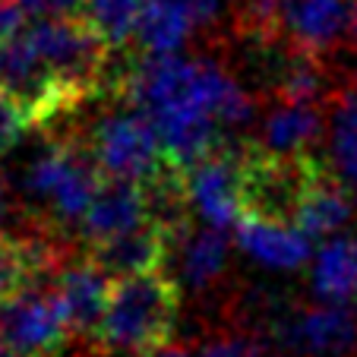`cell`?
Instances as JSON below:
<instances>
[{"label": "cell", "mask_w": 357, "mask_h": 357, "mask_svg": "<svg viewBox=\"0 0 357 357\" xmlns=\"http://www.w3.org/2000/svg\"><path fill=\"white\" fill-rule=\"evenodd\" d=\"M130 108L146 114L165 146V155L181 171L212 155L253 117L247 89L215 61L206 57H142L123 86Z\"/></svg>", "instance_id": "obj_1"}, {"label": "cell", "mask_w": 357, "mask_h": 357, "mask_svg": "<svg viewBox=\"0 0 357 357\" xmlns=\"http://www.w3.org/2000/svg\"><path fill=\"white\" fill-rule=\"evenodd\" d=\"M181 313V288L165 272L114 282L98 342L111 354H155L165 348Z\"/></svg>", "instance_id": "obj_2"}, {"label": "cell", "mask_w": 357, "mask_h": 357, "mask_svg": "<svg viewBox=\"0 0 357 357\" xmlns=\"http://www.w3.org/2000/svg\"><path fill=\"white\" fill-rule=\"evenodd\" d=\"M101 171L95 168L92 155L86 152L79 136H63L32 158L26 168V193L41 202L51 218V228H79L98 196Z\"/></svg>", "instance_id": "obj_3"}, {"label": "cell", "mask_w": 357, "mask_h": 357, "mask_svg": "<svg viewBox=\"0 0 357 357\" xmlns=\"http://www.w3.org/2000/svg\"><path fill=\"white\" fill-rule=\"evenodd\" d=\"M82 146L92 155L95 168L101 171L105 181H123L142 187V183L162 174L165 165H168L155 127L136 108L108 111L105 117H98L86 133Z\"/></svg>", "instance_id": "obj_4"}, {"label": "cell", "mask_w": 357, "mask_h": 357, "mask_svg": "<svg viewBox=\"0 0 357 357\" xmlns=\"http://www.w3.org/2000/svg\"><path fill=\"white\" fill-rule=\"evenodd\" d=\"M266 326L272 344L294 357H351L357 351V319L342 303H301L266 301Z\"/></svg>", "instance_id": "obj_5"}, {"label": "cell", "mask_w": 357, "mask_h": 357, "mask_svg": "<svg viewBox=\"0 0 357 357\" xmlns=\"http://www.w3.org/2000/svg\"><path fill=\"white\" fill-rule=\"evenodd\" d=\"M0 95L26 117L29 127H47L82 108V101H76L54 70L41 61L26 32L0 47Z\"/></svg>", "instance_id": "obj_6"}, {"label": "cell", "mask_w": 357, "mask_h": 357, "mask_svg": "<svg viewBox=\"0 0 357 357\" xmlns=\"http://www.w3.org/2000/svg\"><path fill=\"white\" fill-rule=\"evenodd\" d=\"M67 338L57 282H29L0 303V348L20 357H54Z\"/></svg>", "instance_id": "obj_7"}, {"label": "cell", "mask_w": 357, "mask_h": 357, "mask_svg": "<svg viewBox=\"0 0 357 357\" xmlns=\"http://www.w3.org/2000/svg\"><path fill=\"white\" fill-rule=\"evenodd\" d=\"M250 142H225L212 155L196 162L187 174L193 212L209 228H231L243 215V162Z\"/></svg>", "instance_id": "obj_8"}, {"label": "cell", "mask_w": 357, "mask_h": 357, "mask_svg": "<svg viewBox=\"0 0 357 357\" xmlns=\"http://www.w3.org/2000/svg\"><path fill=\"white\" fill-rule=\"evenodd\" d=\"M351 3L354 0H282L278 38L301 54H326L351 26Z\"/></svg>", "instance_id": "obj_9"}, {"label": "cell", "mask_w": 357, "mask_h": 357, "mask_svg": "<svg viewBox=\"0 0 357 357\" xmlns=\"http://www.w3.org/2000/svg\"><path fill=\"white\" fill-rule=\"evenodd\" d=\"M57 297H61L63 317H67L70 335L98 342L111 301V278L92 263V259H70L57 275Z\"/></svg>", "instance_id": "obj_10"}, {"label": "cell", "mask_w": 357, "mask_h": 357, "mask_svg": "<svg viewBox=\"0 0 357 357\" xmlns=\"http://www.w3.org/2000/svg\"><path fill=\"white\" fill-rule=\"evenodd\" d=\"M234 241L253 263L272 272H297L310 259V237L288 222L241 215L234 225Z\"/></svg>", "instance_id": "obj_11"}, {"label": "cell", "mask_w": 357, "mask_h": 357, "mask_svg": "<svg viewBox=\"0 0 357 357\" xmlns=\"http://www.w3.org/2000/svg\"><path fill=\"white\" fill-rule=\"evenodd\" d=\"M171 247H174V243L152 222H146L136 231H127V234H121V237H111V241H105V243L89 247V259L108 278L123 282V278L162 272V266L168 263Z\"/></svg>", "instance_id": "obj_12"}, {"label": "cell", "mask_w": 357, "mask_h": 357, "mask_svg": "<svg viewBox=\"0 0 357 357\" xmlns=\"http://www.w3.org/2000/svg\"><path fill=\"white\" fill-rule=\"evenodd\" d=\"M146 222H149L146 193H142L139 183L105 181L89 215L82 218L79 234L89 241V247H95V243H105L111 237H121L127 231L142 228Z\"/></svg>", "instance_id": "obj_13"}, {"label": "cell", "mask_w": 357, "mask_h": 357, "mask_svg": "<svg viewBox=\"0 0 357 357\" xmlns=\"http://www.w3.org/2000/svg\"><path fill=\"white\" fill-rule=\"evenodd\" d=\"M354 218V193L342 183V177L332 174L329 168H319V174L303 190L294 212V228H301L307 237H338V231Z\"/></svg>", "instance_id": "obj_14"}, {"label": "cell", "mask_w": 357, "mask_h": 357, "mask_svg": "<svg viewBox=\"0 0 357 357\" xmlns=\"http://www.w3.org/2000/svg\"><path fill=\"white\" fill-rule=\"evenodd\" d=\"M323 133H326V121L319 105L278 101L275 108L266 114L263 127H259L257 146L278 158H301V155H313V146L323 139Z\"/></svg>", "instance_id": "obj_15"}, {"label": "cell", "mask_w": 357, "mask_h": 357, "mask_svg": "<svg viewBox=\"0 0 357 357\" xmlns=\"http://www.w3.org/2000/svg\"><path fill=\"white\" fill-rule=\"evenodd\" d=\"M196 29L190 0H146L136 41L146 57H174Z\"/></svg>", "instance_id": "obj_16"}, {"label": "cell", "mask_w": 357, "mask_h": 357, "mask_svg": "<svg viewBox=\"0 0 357 357\" xmlns=\"http://www.w3.org/2000/svg\"><path fill=\"white\" fill-rule=\"evenodd\" d=\"M310 284L323 303H348L357 294V237H332L313 257Z\"/></svg>", "instance_id": "obj_17"}, {"label": "cell", "mask_w": 357, "mask_h": 357, "mask_svg": "<svg viewBox=\"0 0 357 357\" xmlns=\"http://www.w3.org/2000/svg\"><path fill=\"white\" fill-rule=\"evenodd\" d=\"M181 278L193 291H206L228 269V237L222 228H190L181 237Z\"/></svg>", "instance_id": "obj_18"}, {"label": "cell", "mask_w": 357, "mask_h": 357, "mask_svg": "<svg viewBox=\"0 0 357 357\" xmlns=\"http://www.w3.org/2000/svg\"><path fill=\"white\" fill-rule=\"evenodd\" d=\"M272 92L278 95V101H288V105H317L329 92V76H326V67L319 63V57L288 51L275 63Z\"/></svg>", "instance_id": "obj_19"}, {"label": "cell", "mask_w": 357, "mask_h": 357, "mask_svg": "<svg viewBox=\"0 0 357 357\" xmlns=\"http://www.w3.org/2000/svg\"><path fill=\"white\" fill-rule=\"evenodd\" d=\"M329 149L332 162H335V174L357 199V86L344 89L332 105Z\"/></svg>", "instance_id": "obj_20"}, {"label": "cell", "mask_w": 357, "mask_h": 357, "mask_svg": "<svg viewBox=\"0 0 357 357\" xmlns=\"http://www.w3.org/2000/svg\"><path fill=\"white\" fill-rule=\"evenodd\" d=\"M146 0H86L82 3V22L101 38L108 51L127 47L130 38H136Z\"/></svg>", "instance_id": "obj_21"}, {"label": "cell", "mask_w": 357, "mask_h": 357, "mask_svg": "<svg viewBox=\"0 0 357 357\" xmlns=\"http://www.w3.org/2000/svg\"><path fill=\"white\" fill-rule=\"evenodd\" d=\"M278 13L282 0H237V32L257 45H269L278 38Z\"/></svg>", "instance_id": "obj_22"}, {"label": "cell", "mask_w": 357, "mask_h": 357, "mask_svg": "<svg viewBox=\"0 0 357 357\" xmlns=\"http://www.w3.org/2000/svg\"><path fill=\"white\" fill-rule=\"evenodd\" d=\"M199 357H284L272 342L253 332H218L202 344Z\"/></svg>", "instance_id": "obj_23"}, {"label": "cell", "mask_w": 357, "mask_h": 357, "mask_svg": "<svg viewBox=\"0 0 357 357\" xmlns=\"http://www.w3.org/2000/svg\"><path fill=\"white\" fill-rule=\"evenodd\" d=\"M26 257H22L20 237L0 234V303L10 301L26 284Z\"/></svg>", "instance_id": "obj_24"}, {"label": "cell", "mask_w": 357, "mask_h": 357, "mask_svg": "<svg viewBox=\"0 0 357 357\" xmlns=\"http://www.w3.org/2000/svg\"><path fill=\"white\" fill-rule=\"evenodd\" d=\"M86 0H20V7L26 16H38V20H70L76 10H82Z\"/></svg>", "instance_id": "obj_25"}, {"label": "cell", "mask_w": 357, "mask_h": 357, "mask_svg": "<svg viewBox=\"0 0 357 357\" xmlns=\"http://www.w3.org/2000/svg\"><path fill=\"white\" fill-rule=\"evenodd\" d=\"M29 130L26 117L20 114V111L10 105L3 95H0V152H7V149H13L16 142H20V136Z\"/></svg>", "instance_id": "obj_26"}, {"label": "cell", "mask_w": 357, "mask_h": 357, "mask_svg": "<svg viewBox=\"0 0 357 357\" xmlns=\"http://www.w3.org/2000/svg\"><path fill=\"white\" fill-rule=\"evenodd\" d=\"M22 20L26 13H22L20 0H0V47L22 32Z\"/></svg>", "instance_id": "obj_27"}, {"label": "cell", "mask_w": 357, "mask_h": 357, "mask_svg": "<svg viewBox=\"0 0 357 357\" xmlns=\"http://www.w3.org/2000/svg\"><path fill=\"white\" fill-rule=\"evenodd\" d=\"M149 357H193V354L183 351V348H177V344H165V348H158L155 354H149Z\"/></svg>", "instance_id": "obj_28"}, {"label": "cell", "mask_w": 357, "mask_h": 357, "mask_svg": "<svg viewBox=\"0 0 357 357\" xmlns=\"http://www.w3.org/2000/svg\"><path fill=\"white\" fill-rule=\"evenodd\" d=\"M7 209H10V193H7V181H3V174H0V222H3Z\"/></svg>", "instance_id": "obj_29"}, {"label": "cell", "mask_w": 357, "mask_h": 357, "mask_svg": "<svg viewBox=\"0 0 357 357\" xmlns=\"http://www.w3.org/2000/svg\"><path fill=\"white\" fill-rule=\"evenodd\" d=\"M351 32H354V41H357V0L351 3Z\"/></svg>", "instance_id": "obj_30"}, {"label": "cell", "mask_w": 357, "mask_h": 357, "mask_svg": "<svg viewBox=\"0 0 357 357\" xmlns=\"http://www.w3.org/2000/svg\"><path fill=\"white\" fill-rule=\"evenodd\" d=\"M0 357H20V354H13V351H7V348H0Z\"/></svg>", "instance_id": "obj_31"}]
</instances>
